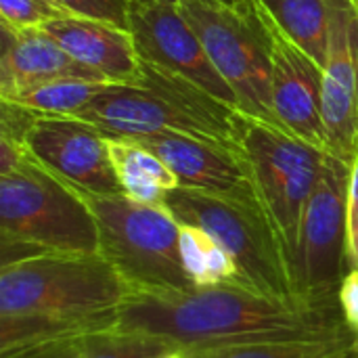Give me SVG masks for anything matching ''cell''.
I'll return each mask as SVG.
<instances>
[{"instance_id":"1","label":"cell","mask_w":358,"mask_h":358,"mask_svg":"<svg viewBox=\"0 0 358 358\" xmlns=\"http://www.w3.org/2000/svg\"><path fill=\"white\" fill-rule=\"evenodd\" d=\"M340 308H313L264 296L241 283L185 292H132L115 325L197 352L266 342L334 340L350 336Z\"/></svg>"},{"instance_id":"2","label":"cell","mask_w":358,"mask_h":358,"mask_svg":"<svg viewBox=\"0 0 358 358\" xmlns=\"http://www.w3.org/2000/svg\"><path fill=\"white\" fill-rule=\"evenodd\" d=\"M141 76L107 84L78 115L107 136L185 134L239 153L245 115L189 80L141 59Z\"/></svg>"},{"instance_id":"3","label":"cell","mask_w":358,"mask_h":358,"mask_svg":"<svg viewBox=\"0 0 358 358\" xmlns=\"http://www.w3.org/2000/svg\"><path fill=\"white\" fill-rule=\"evenodd\" d=\"M132 287L101 254L40 252L0 266V315H115Z\"/></svg>"},{"instance_id":"4","label":"cell","mask_w":358,"mask_h":358,"mask_svg":"<svg viewBox=\"0 0 358 358\" xmlns=\"http://www.w3.org/2000/svg\"><path fill=\"white\" fill-rule=\"evenodd\" d=\"M0 235L40 252L101 254L99 224L84 195L31 157L0 174Z\"/></svg>"},{"instance_id":"5","label":"cell","mask_w":358,"mask_h":358,"mask_svg":"<svg viewBox=\"0 0 358 358\" xmlns=\"http://www.w3.org/2000/svg\"><path fill=\"white\" fill-rule=\"evenodd\" d=\"M96 224L101 256L132 292H185L195 287L180 258V224L168 208L126 195H84Z\"/></svg>"},{"instance_id":"6","label":"cell","mask_w":358,"mask_h":358,"mask_svg":"<svg viewBox=\"0 0 358 358\" xmlns=\"http://www.w3.org/2000/svg\"><path fill=\"white\" fill-rule=\"evenodd\" d=\"M239 153L258 203L292 271L304 212L321 178L327 151L281 128L248 117L241 130Z\"/></svg>"},{"instance_id":"7","label":"cell","mask_w":358,"mask_h":358,"mask_svg":"<svg viewBox=\"0 0 358 358\" xmlns=\"http://www.w3.org/2000/svg\"><path fill=\"white\" fill-rule=\"evenodd\" d=\"M176 4L237 94L241 113L281 128L273 105L268 42L256 0H178Z\"/></svg>"},{"instance_id":"8","label":"cell","mask_w":358,"mask_h":358,"mask_svg":"<svg viewBox=\"0 0 358 358\" xmlns=\"http://www.w3.org/2000/svg\"><path fill=\"white\" fill-rule=\"evenodd\" d=\"M166 208L178 222L210 233L231 254L241 279L252 289L302 304L283 248L260 206L178 187L168 193Z\"/></svg>"},{"instance_id":"9","label":"cell","mask_w":358,"mask_h":358,"mask_svg":"<svg viewBox=\"0 0 358 358\" xmlns=\"http://www.w3.org/2000/svg\"><path fill=\"white\" fill-rule=\"evenodd\" d=\"M350 164L327 153L321 178L304 212L294 260V285L302 304L340 308L338 292L346 277V199Z\"/></svg>"},{"instance_id":"10","label":"cell","mask_w":358,"mask_h":358,"mask_svg":"<svg viewBox=\"0 0 358 358\" xmlns=\"http://www.w3.org/2000/svg\"><path fill=\"white\" fill-rule=\"evenodd\" d=\"M130 34L141 59L203 88L224 105L239 109V99L208 57L199 36L176 2L132 0Z\"/></svg>"},{"instance_id":"11","label":"cell","mask_w":358,"mask_h":358,"mask_svg":"<svg viewBox=\"0 0 358 358\" xmlns=\"http://www.w3.org/2000/svg\"><path fill=\"white\" fill-rule=\"evenodd\" d=\"M25 147L36 164L82 195L122 193L107 134L80 117L40 113Z\"/></svg>"},{"instance_id":"12","label":"cell","mask_w":358,"mask_h":358,"mask_svg":"<svg viewBox=\"0 0 358 358\" xmlns=\"http://www.w3.org/2000/svg\"><path fill=\"white\" fill-rule=\"evenodd\" d=\"M327 10L321 115L327 153L352 164L358 149V0H327Z\"/></svg>"},{"instance_id":"13","label":"cell","mask_w":358,"mask_h":358,"mask_svg":"<svg viewBox=\"0 0 358 358\" xmlns=\"http://www.w3.org/2000/svg\"><path fill=\"white\" fill-rule=\"evenodd\" d=\"M258 13L266 31L271 55V84L277 120L289 134L327 151V136L321 115V78L317 61L277 23L260 2Z\"/></svg>"},{"instance_id":"14","label":"cell","mask_w":358,"mask_h":358,"mask_svg":"<svg viewBox=\"0 0 358 358\" xmlns=\"http://www.w3.org/2000/svg\"><path fill=\"white\" fill-rule=\"evenodd\" d=\"M134 141L164 159L176 174L178 187L260 206L241 153L185 134H151Z\"/></svg>"},{"instance_id":"15","label":"cell","mask_w":358,"mask_h":358,"mask_svg":"<svg viewBox=\"0 0 358 358\" xmlns=\"http://www.w3.org/2000/svg\"><path fill=\"white\" fill-rule=\"evenodd\" d=\"M80 65L92 69L111 84L136 82L141 55L130 29L86 17H61L42 27Z\"/></svg>"},{"instance_id":"16","label":"cell","mask_w":358,"mask_h":358,"mask_svg":"<svg viewBox=\"0 0 358 358\" xmlns=\"http://www.w3.org/2000/svg\"><path fill=\"white\" fill-rule=\"evenodd\" d=\"M59 78L107 82L92 69L71 59L42 27L10 29L2 25L0 99H15L38 84Z\"/></svg>"},{"instance_id":"17","label":"cell","mask_w":358,"mask_h":358,"mask_svg":"<svg viewBox=\"0 0 358 358\" xmlns=\"http://www.w3.org/2000/svg\"><path fill=\"white\" fill-rule=\"evenodd\" d=\"M107 141L122 193L132 201L166 208L168 193L178 189V178L164 159L134 138L107 136Z\"/></svg>"},{"instance_id":"18","label":"cell","mask_w":358,"mask_h":358,"mask_svg":"<svg viewBox=\"0 0 358 358\" xmlns=\"http://www.w3.org/2000/svg\"><path fill=\"white\" fill-rule=\"evenodd\" d=\"M115 315L57 317V315H0V357L50 342L78 340L90 331L109 327Z\"/></svg>"},{"instance_id":"19","label":"cell","mask_w":358,"mask_h":358,"mask_svg":"<svg viewBox=\"0 0 358 358\" xmlns=\"http://www.w3.org/2000/svg\"><path fill=\"white\" fill-rule=\"evenodd\" d=\"M277 23L323 69L327 59L329 10L327 0H260Z\"/></svg>"},{"instance_id":"20","label":"cell","mask_w":358,"mask_h":358,"mask_svg":"<svg viewBox=\"0 0 358 358\" xmlns=\"http://www.w3.org/2000/svg\"><path fill=\"white\" fill-rule=\"evenodd\" d=\"M109 82L84 80V78H59L44 84H38L21 94L15 101L23 107H29L42 115H78Z\"/></svg>"},{"instance_id":"21","label":"cell","mask_w":358,"mask_h":358,"mask_svg":"<svg viewBox=\"0 0 358 358\" xmlns=\"http://www.w3.org/2000/svg\"><path fill=\"white\" fill-rule=\"evenodd\" d=\"M80 358H162L176 348L162 338L128 331L115 323L76 340Z\"/></svg>"},{"instance_id":"22","label":"cell","mask_w":358,"mask_h":358,"mask_svg":"<svg viewBox=\"0 0 358 358\" xmlns=\"http://www.w3.org/2000/svg\"><path fill=\"white\" fill-rule=\"evenodd\" d=\"M352 342V334L334 340H296V342H266L216 350L185 352L187 358H331Z\"/></svg>"},{"instance_id":"23","label":"cell","mask_w":358,"mask_h":358,"mask_svg":"<svg viewBox=\"0 0 358 358\" xmlns=\"http://www.w3.org/2000/svg\"><path fill=\"white\" fill-rule=\"evenodd\" d=\"M180 224V258L187 277L195 287H212V277H210V252L216 243V239L206 233L199 227L193 224Z\"/></svg>"},{"instance_id":"24","label":"cell","mask_w":358,"mask_h":358,"mask_svg":"<svg viewBox=\"0 0 358 358\" xmlns=\"http://www.w3.org/2000/svg\"><path fill=\"white\" fill-rule=\"evenodd\" d=\"M69 13L55 0H0V21L10 29H36L67 17Z\"/></svg>"},{"instance_id":"25","label":"cell","mask_w":358,"mask_h":358,"mask_svg":"<svg viewBox=\"0 0 358 358\" xmlns=\"http://www.w3.org/2000/svg\"><path fill=\"white\" fill-rule=\"evenodd\" d=\"M73 17L96 19L103 23L117 25L122 29L130 27V6L132 0H55Z\"/></svg>"},{"instance_id":"26","label":"cell","mask_w":358,"mask_h":358,"mask_svg":"<svg viewBox=\"0 0 358 358\" xmlns=\"http://www.w3.org/2000/svg\"><path fill=\"white\" fill-rule=\"evenodd\" d=\"M346 268H358V149L350 164L346 199Z\"/></svg>"},{"instance_id":"27","label":"cell","mask_w":358,"mask_h":358,"mask_svg":"<svg viewBox=\"0 0 358 358\" xmlns=\"http://www.w3.org/2000/svg\"><path fill=\"white\" fill-rule=\"evenodd\" d=\"M340 313L344 317V323L352 334H358V268H352L342 279L340 292H338Z\"/></svg>"},{"instance_id":"28","label":"cell","mask_w":358,"mask_h":358,"mask_svg":"<svg viewBox=\"0 0 358 358\" xmlns=\"http://www.w3.org/2000/svg\"><path fill=\"white\" fill-rule=\"evenodd\" d=\"M2 358H80L76 340H65V342H50V344H40V346H29L10 355H4Z\"/></svg>"},{"instance_id":"29","label":"cell","mask_w":358,"mask_h":358,"mask_svg":"<svg viewBox=\"0 0 358 358\" xmlns=\"http://www.w3.org/2000/svg\"><path fill=\"white\" fill-rule=\"evenodd\" d=\"M350 344H352V342H350ZM331 358H357V355H355V352H352V348L348 346V348H344L342 352H338L336 357H331Z\"/></svg>"},{"instance_id":"30","label":"cell","mask_w":358,"mask_h":358,"mask_svg":"<svg viewBox=\"0 0 358 358\" xmlns=\"http://www.w3.org/2000/svg\"><path fill=\"white\" fill-rule=\"evenodd\" d=\"M162 358H187V355L182 350H174V352H170V355H166V357Z\"/></svg>"},{"instance_id":"31","label":"cell","mask_w":358,"mask_h":358,"mask_svg":"<svg viewBox=\"0 0 358 358\" xmlns=\"http://www.w3.org/2000/svg\"><path fill=\"white\" fill-rule=\"evenodd\" d=\"M350 348H352V352H355L358 358V334H352V344H350Z\"/></svg>"},{"instance_id":"32","label":"cell","mask_w":358,"mask_h":358,"mask_svg":"<svg viewBox=\"0 0 358 358\" xmlns=\"http://www.w3.org/2000/svg\"><path fill=\"white\" fill-rule=\"evenodd\" d=\"M162 2H178V0H162Z\"/></svg>"}]
</instances>
